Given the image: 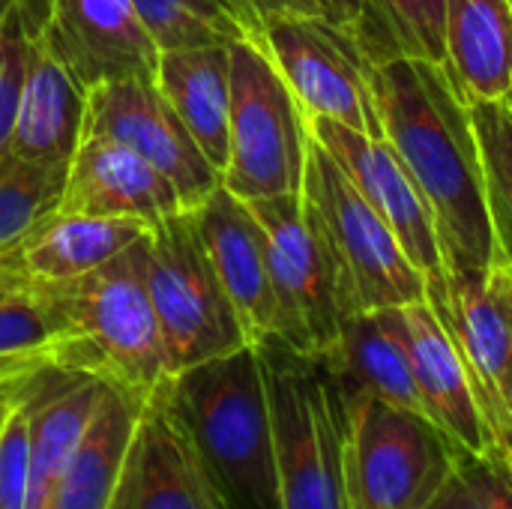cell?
Here are the masks:
<instances>
[{"label":"cell","instance_id":"obj_10","mask_svg":"<svg viewBox=\"0 0 512 509\" xmlns=\"http://www.w3.org/2000/svg\"><path fill=\"white\" fill-rule=\"evenodd\" d=\"M426 303L450 333L486 426L498 450L507 453L512 399V267L495 261L486 276L426 279Z\"/></svg>","mask_w":512,"mask_h":509},{"label":"cell","instance_id":"obj_24","mask_svg":"<svg viewBox=\"0 0 512 509\" xmlns=\"http://www.w3.org/2000/svg\"><path fill=\"white\" fill-rule=\"evenodd\" d=\"M138 408V402L102 384L90 423L45 509H108Z\"/></svg>","mask_w":512,"mask_h":509},{"label":"cell","instance_id":"obj_23","mask_svg":"<svg viewBox=\"0 0 512 509\" xmlns=\"http://www.w3.org/2000/svg\"><path fill=\"white\" fill-rule=\"evenodd\" d=\"M339 381L357 384L378 399L426 417L411 360L387 309L342 318L336 345L321 357Z\"/></svg>","mask_w":512,"mask_h":509},{"label":"cell","instance_id":"obj_1","mask_svg":"<svg viewBox=\"0 0 512 509\" xmlns=\"http://www.w3.org/2000/svg\"><path fill=\"white\" fill-rule=\"evenodd\" d=\"M384 138L426 198L447 276H486L498 261L468 99L444 63L390 57L372 66Z\"/></svg>","mask_w":512,"mask_h":509},{"label":"cell","instance_id":"obj_14","mask_svg":"<svg viewBox=\"0 0 512 509\" xmlns=\"http://www.w3.org/2000/svg\"><path fill=\"white\" fill-rule=\"evenodd\" d=\"M309 135L333 156L354 189L390 225L423 279L447 276L432 210L387 138L363 135L330 117H306Z\"/></svg>","mask_w":512,"mask_h":509},{"label":"cell","instance_id":"obj_37","mask_svg":"<svg viewBox=\"0 0 512 509\" xmlns=\"http://www.w3.org/2000/svg\"><path fill=\"white\" fill-rule=\"evenodd\" d=\"M507 453H510V459H512V399H510V444H507Z\"/></svg>","mask_w":512,"mask_h":509},{"label":"cell","instance_id":"obj_33","mask_svg":"<svg viewBox=\"0 0 512 509\" xmlns=\"http://www.w3.org/2000/svg\"><path fill=\"white\" fill-rule=\"evenodd\" d=\"M240 27L246 30V39L261 42V27L267 18L276 15H318L324 18L321 0H228Z\"/></svg>","mask_w":512,"mask_h":509},{"label":"cell","instance_id":"obj_25","mask_svg":"<svg viewBox=\"0 0 512 509\" xmlns=\"http://www.w3.org/2000/svg\"><path fill=\"white\" fill-rule=\"evenodd\" d=\"M63 333L36 285L0 300V393L57 366Z\"/></svg>","mask_w":512,"mask_h":509},{"label":"cell","instance_id":"obj_29","mask_svg":"<svg viewBox=\"0 0 512 509\" xmlns=\"http://www.w3.org/2000/svg\"><path fill=\"white\" fill-rule=\"evenodd\" d=\"M159 54L246 39L228 0H132Z\"/></svg>","mask_w":512,"mask_h":509},{"label":"cell","instance_id":"obj_27","mask_svg":"<svg viewBox=\"0 0 512 509\" xmlns=\"http://www.w3.org/2000/svg\"><path fill=\"white\" fill-rule=\"evenodd\" d=\"M498 261L512 267V99H468Z\"/></svg>","mask_w":512,"mask_h":509},{"label":"cell","instance_id":"obj_6","mask_svg":"<svg viewBox=\"0 0 512 509\" xmlns=\"http://www.w3.org/2000/svg\"><path fill=\"white\" fill-rule=\"evenodd\" d=\"M339 387L348 509H426L459 447L429 417L390 405L357 384L339 381Z\"/></svg>","mask_w":512,"mask_h":509},{"label":"cell","instance_id":"obj_31","mask_svg":"<svg viewBox=\"0 0 512 509\" xmlns=\"http://www.w3.org/2000/svg\"><path fill=\"white\" fill-rule=\"evenodd\" d=\"M30 381H24L6 405L0 423V509H27V462H30Z\"/></svg>","mask_w":512,"mask_h":509},{"label":"cell","instance_id":"obj_30","mask_svg":"<svg viewBox=\"0 0 512 509\" xmlns=\"http://www.w3.org/2000/svg\"><path fill=\"white\" fill-rule=\"evenodd\" d=\"M426 509H512V459L501 450H456L453 468Z\"/></svg>","mask_w":512,"mask_h":509},{"label":"cell","instance_id":"obj_13","mask_svg":"<svg viewBox=\"0 0 512 509\" xmlns=\"http://www.w3.org/2000/svg\"><path fill=\"white\" fill-rule=\"evenodd\" d=\"M108 509H225L171 390L138 408Z\"/></svg>","mask_w":512,"mask_h":509},{"label":"cell","instance_id":"obj_16","mask_svg":"<svg viewBox=\"0 0 512 509\" xmlns=\"http://www.w3.org/2000/svg\"><path fill=\"white\" fill-rule=\"evenodd\" d=\"M189 213L249 342L258 345L276 336V291L270 279L267 234L252 207L219 186Z\"/></svg>","mask_w":512,"mask_h":509},{"label":"cell","instance_id":"obj_38","mask_svg":"<svg viewBox=\"0 0 512 509\" xmlns=\"http://www.w3.org/2000/svg\"><path fill=\"white\" fill-rule=\"evenodd\" d=\"M0 6H3V0H0Z\"/></svg>","mask_w":512,"mask_h":509},{"label":"cell","instance_id":"obj_26","mask_svg":"<svg viewBox=\"0 0 512 509\" xmlns=\"http://www.w3.org/2000/svg\"><path fill=\"white\" fill-rule=\"evenodd\" d=\"M447 0H363L360 45L378 60L423 57L444 63Z\"/></svg>","mask_w":512,"mask_h":509},{"label":"cell","instance_id":"obj_19","mask_svg":"<svg viewBox=\"0 0 512 509\" xmlns=\"http://www.w3.org/2000/svg\"><path fill=\"white\" fill-rule=\"evenodd\" d=\"M84 114L87 87L54 51L45 30L39 24L30 27L9 153L33 165L66 171L84 129Z\"/></svg>","mask_w":512,"mask_h":509},{"label":"cell","instance_id":"obj_11","mask_svg":"<svg viewBox=\"0 0 512 509\" xmlns=\"http://www.w3.org/2000/svg\"><path fill=\"white\" fill-rule=\"evenodd\" d=\"M84 132L117 141L147 159L174 186L183 210H195L222 186V174L180 123L156 78L132 75L90 87Z\"/></svg>","mask_w":512,"mask_h":509},{"label":"cell","instance_id":"obj_3","mask_svg":"<svg viewBox=\"0 0 512 509\" xmlns=\"http://www.w3.org/2000/svg\"><path fill=\"white\" fill-rule=\"evenodd\" d=\"M168 390L225 509H282L258 348L189 366Z\"/></svg>","mask_w":512,"mask_h":509},{"label":"cell","instance_id":"obj_34","mask_svg":"<svg viewBox=\"0 0 512 509\" xmlns=\"http://www.w3.org/2000/svg\"><path fill=\"white\" fill-rule=\"evenodd\" d=\"M321 9L327 21L357 36L360 21H363V0H321Z\"/></svg>","mask_w":512,"mask_h":509},{"label":"cell","instance_id":"obj_2","mask_svg":"<svg viewBox=\"0 0 512 509\" xmlns=\"http://www.w3.org/2000/svg\"><path fill=\"white\" fill-rule=\"evenodd\" d=\"M36 288L63 333L57 369L93 375L138 405L168 390L174 372L147 288V234L78 279Z\"/></svg>","mask_w":512,"mask_h":509},{"label":"cell","instance_id":"obj_18","mask_svg":"<svg viewBox=\"0 0 512 509\" xmlns=\"http://www.w3.org/2000/svg\"><path fill=\"white\" fill-rule=\"evenodd\" d=\"M180 210L183 204L174 186L147 159L117 141L81 129L54 213L135 219L156 228Z\"/></svg>","mask_w":512,"mask_h":509},{"label":"cell","instance_id":"obj_35","mask_svg":"<svg viewBox=\"0 0 512 509\" xmlns=\"http://www.w3.org/2000/svg\"><path fill=\"white\" fill-rule=\"evenodd\" d=\"M27 285H30V282H27V276L21 273L18 261L0 264V300H6V297L18 294V291H21V288H27Z\"/></svg>","mask_w":512,"mask_h":509},{"label":"cell","instance_id":"obj_7","mask_svg":"<svg viewBox=\"0 0 512 509\" xmlns=\"http://www.w3.org/2000/svg\"><path fill=\"white\" fill-rule=\"evenodd\" d=\"M309 153L306 117L261 42H231L228 162L222 186L240 201L300 195Z\"/></svg>","mask_w":512,"mask_h":509},{"label":"cell","instance_id":"obj_28","mask_svg":"<svg viewBox=\"0 0 512 509\" xmlns=\"http://www.w3.org/2000/svg\"><path fill=\"white\" fill-rule=\"evenodd\" d=\"M66 171L0 153V264L18 261L21 243L57 210Z\"/></svg>","mask_w":512,"mask_h":509},{"label":"cell","instance_id":"obj_4","mask_svg":"<svg viewBox=\"0 0 512 509\" xmlns=\"http://www.w3.org/2000/svg\"><path fill=\"white\" fill-rule=\"evenodd\" d=\"M264 369L282 509H348L345 399L321 357L270 336L255 345Z\"/></svg>","mask_w":512,"mask_h":509},{"label":"cell","instance_id":"obj_15","mask_svg":"<svg viewBox=\"0 0 512 509\" xmlns=\"http://www.w3.org/2000/svg\"><path fill=\"white\" fill-rule=\"evenodd\" d=\"M39 27L87 90L114 78H156L159 48L132 0H45Z\"/></svg>","mask_w":512,"mask_h":509},{"label":"cell","instance_id":"obj_20","mask_svg":"<svg viewBox=\"0 0 512 509\" xmlns=\"http://www.w3.org/2000/svg\"><path fill=\"white\" fill-rule=\"evenodd\" d=\"M156 87L189 129L201 153L222 174L228 162L231 114V42L162 51Z\"/></svg>","mask_w":512,"mask_h":509},{"label":"cell","instance_id":"obj_32","mask_svg":"<svg viewBox=\"0 0 512 509\" xmlns=\"http://www.w3.org/2000/svg\"><path fill=\"white\" fill-rule=\"evenodd\" d=\"M27 15L21 0H3L0 6V153L9 150L21 84H24V63H27Z\"/></svg>","mask_w":512,"mask_h":509},{"label":"cell","instance_id":"obj_36","mask_svg":"<svg viewBox=\"0 0 512 509\" xmlns=\"http://www.w3.org/2000/svg\"><path fill=\"white\" fill-rule=\"evenodd\" d=\"M12 393H15V390H12ZM12 393H6L3 402H0V423H3V414H6V405H9V396H12Z\"/></svg>","mask_w":512,"mask_h":509},{"label":"cell","instance_id":"obj_22","mask_svg":"<svg viewBox=\"0 0 512 509\" xmlns=\"http://www.w3.org/2000/svg\"><path fill=\"white\" fill-rule=\"evenodd\" d=\"M147 231L150 228L135 219L51 213L21 243L18 267L30 285H57L102 267Z\"/></svg>","mask_w":512,"mask_h":509},{"label":"cell","instance_id":"obj_12","mask_svg":"<svg viewBox=\"0 0 512 509\" xmlns=\"http://www.w3.org/2000/svg\"><path fill=\"white\" fill-rule=\"evenodd\" d=\"M267 234L270 279L276 291V339L306 357H324L342 327L333 279L306 222L300 195L249 201Z\"/></svg>","mask_w":512,"mask_h":509},{"label":"cell","instance_id":"obj_21","mask_svg":"<svg viewBox=\"0 0 512 509\" xmlns=\"http://www.w3.org/2000/svg\"><path fill=\"white\" fill-rule=\"evenodd\" d=\"M444 69L465 99H512V0H447Z\"/></svg>","mask_w":512,"mask_h":509},{"label":"cell","instance_id":"obj_5","mask_svg":"<svg viewBox=\"0 0 512 509\" xmlns=\"http://www.w3.org/2000/svg\"><path fill=\"white\" fill-rule=\"evenodd\" d=\"M300 201L330 270L342 318L426 300V279L390 225L312 135Z\"/></svg>","mask_w":512,"mask_h":509},{"label":"cell","instance_id":"obj_17","mask_svg":"<svg viewBox=\"0 0 512 509\" xmlns=\"http://www.w3.org/2000/svg\"><path fill=\"white\" fill-rule=\"evenodd\" d=\"M387 312L405 342L411 375L426 417L462 450L471 453L498 450L486 426V417L477 405L465 363L450 333L432 312V306L426 300H417L405 306H390Z\"/></svg>","mask_w":512,"mask_h":509},{"label":"cell","instance_id":"obj_9","mask_svg":"<svg viewBox=\"0 0 512 509\" xmlns=\"http://www.w3.org/2000/svg\"><path fill=\"white\" fill-rule=\"evenodd\" d=\"M261 45L282 72L303 117H330L363 135L384 138L372 87V57L351 30L318 15H276Z\"/></svg>","mask_w":512,"mask_h":509},{"label":"cell","instance_id":"obj_8","mask_svg":"<svg viewBox=\"0 0 512 509\" xmlns=\"http://www.w3.org/2000/svg\"><path fill=\"white\" fill-rule=\"evenodd\" d=\"M147 288L174 375L252 345L189 210L147 231Z\"/></svg>","mask_w":512,"mask_h":509}]
</instances>
